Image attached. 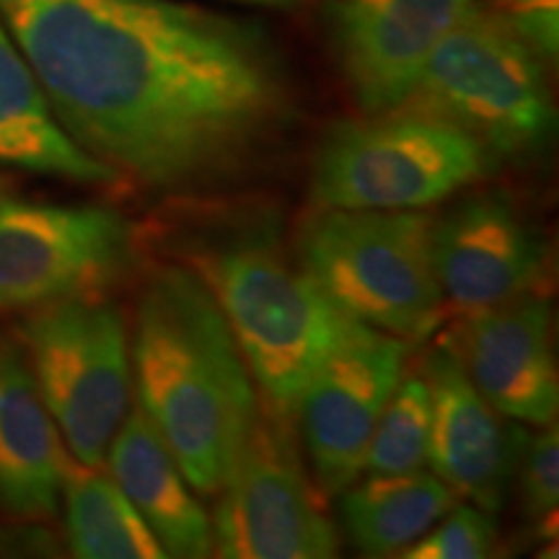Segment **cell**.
I'll use <instances>...</instances> for the list:
<instances>
[{
    "label": "cell",
    "mask_w": 559,
    "mask_h": 559,
    "mask_svg": "<svg viewBox=\"0 0 559 559\" xmlns=\"http://www.w3.org/2000/svg\"><path fill=\"white\" fill-rule=\"evenodd\" d=\"M239 3H251V5H264V9H298V5L309 3V0H239Z\"/></svg>",
    "instance_id": "24"
},
{
    "label": "cell",
    "mask_w": 559,
    "mask_h": 559,
    "mask_svg": "<svg viewBox=\"0 0 559 559\" xmlns=\"http://www.w3.org/2000/svg\"><path fill=\"white\" fill-rule=\"evenodd\" d=\"M407 340L355 321L321 362L293 412L313 477L324 495L362 477V461L389 396L404 376Z\"/></svg>",
    "instance_id": "10"
},
{
    "label": "cell",
    "mask_w": 559,
    "mask_h": 559,
    "mask_svg": "<svg viewBox=\"0 0 559 559\" xmlns=\"http://www.w3.org/2000/svg\"><path fill=\"white\" fill-rule=\"evenodd\" d=\"M474 0H332V50L366 115L402 107L425 60Z\"/></svg>",
    "instance_id": "11"
},
{
    "label": "cell",
    "mask_w": 559,
    "mask_h": 559,
    "mask_svg": "<svg viewBox=\"0 0 559 559\" xmlns=\"http://www.w3.org/2000/svg\"><path fill=\"white\" fill-rule=\"evenodd\" d=\"M37 391L79 464L102 466L130 412L132 358L122 311L73 296L37 306L21 324Z\"/></svg>",
    "instance_id": "7"
},
{
    "label": "cell",
    "mask_w": 559,
    "mask_h": 559,
    "mask_svg": "<svg viewBox=\"0 0 559 559\" xmlns=\"http://www.w3.org/2000/svg\"><path fill=\"white\" fill-rule=\"evenodd\" d=\"M130 358L143 415L194 492L218 495L262 400L218 300L187 264L151 275Z\"/></svg>",
    "instance_id": "2"
},
{
    "label": "cell",
    "mask_w": 559,
    "mask_h": 559,
    "mask_svg": "<svg viewBox=\"0 0 559 559\" xmlns=\"http://www.w3.org/2000/svg\"><path fill=\"white\" fill-rule=\"evenodd\" d=\"M68 453L16 345L0 347V508L50 519L60 508Z\"/></svg>",
    "instance_id": "15"
},
{
    "label": "cell",
    "mask_w": 559,
    "mask_h": 559,
    "mask_svg": "<svg viewBox=\"0 0 559 559\" xmlns=\"http://www.w3.org/2000/svg\"><path fill=\"white\" fill-rule=\"evenodd\" d=\"M495 11H500L539 50L544 60L557 58L559 0H498Z\"/></svg>",
    "instance_id": "23"
},
{
    "label": "cell",
    "mask_w": 559,
    "mask_h": 559,
    "mask_svg": "<svg viewBox=\"0 0 559 559\" xmlns=\"http://www.w3.org/2000/svg\"><path fill=\"white\" fill-rule=\"evenodd\" d=\"M498 166L477 138L428 111L396 107L334 124L311 166L317 207L425 210Z\"/></svg>",
    "instance_id": "6"
},
{
    "label": "cell",
    "mask_w": 559,
    "mask_h": 559,
    "mask_svg": "<svg viewBox=\"0 0 559 559\" xmlns=\"http://www.w3.org/2000/svg\"><path fill=\"white\" fill-rule=\"evenodd\" d=\"M68 542L83 559H164V549L120 485L99 466L70 464L62 479Z\"/></svg>",
    "instance_id": "19"
},
{
    "label": "cell",
    "mask_w": 559,
    "mask_h": 559,
    "mask_svg": "<svg viewBox=\"0 0 559 559\" xmlns=\"http://www.w3.org/2000/svg\"><path fill=\"white\" fill-rule=\"evenodd\" d=\"M187 264L218 300L262 404L290 417L306 383L355 319L326 298L283 239L277 218L236 215L210 223L185 249Z\"/></svg>",
    "instance_id": "3"
},
{
    "label": "cell",
    "mask_w": 559,
    "mask_h": 559,
    "mask_svg": "<svg viewBox=\"0 0 559 559\" xmlns=\"http://www.w3.org/2000/svg\"><path fill=\"white\" fill-rule=\"evenodd\" d=\"M337 498L347 542L366 557L402 555L459 502L443 479L423 469L358 479Z\"/></svg>",
    "instance_id": "18"
},
{
    "label": "cell",
    "mask_w": 559,
    "mask_h": 559,
    "mask_svg": "<svg viewBox=\"0 0 559 559\" xmlns=\"http://www.w3.org/2000/svg\"><path fill=\"white\" fill-rule=\"evenodd\" d=\"M104 464H109V477L148 523L166 557L215 555L213 521L143 409L128 412Z\"/></svg>",
    "instance_id": "16"
},
{
    "label": "cell",
    "mask_w": 559,
    "mask_h": 559,
    "mask_svg": "<svg viewBox=\"0 0 559 559\" xmlns=\"http://www.w3.org/2000/svg\"><path fill=\"white\" fill-rule=\"evenodd\" d=\"M515 477H521L523 519L544 534H555L559 510V430L555 423L526 440Z\"/></svg>",
    "instance_id": "22"
},
{
    "label": "cell",
    "mask_w": 559,
    "mask_h": 559,
    "mask_svg": "<svg viewBox=\"0 0 559 559\" xmlns=\"http://www.w3.org/2000/svg\"><path fill=\"white\" fill-rule=\"evenodd\" d=\"M498 547V523L477 506H453L430 531L402 551L407 559H485Z\"/></svg>",
    "instance_id": "21"
},
{
    "label": "cell",
    "mask_w": 559,
    "mask_h": 559,
    "mask_svg": "<svg viewBox=\"0 0 559 559\" xmlns=\"http://www.w3.org/2000/svg\"><path fill=\"white\" fill-rule=\"evenodd\" d=\"M500 415L521 425H551L559 409L549 300L534 290L466 311L445 345Z\"/></svg>",
    "instance_id": "12"
},
{
    "label": "cell",
    "mask_w": 559,
    "mask_h": 559,
    "mask_svg": "<svg viewBox=\"0 0 559 559\" xmlns=\"http://www.w3.org/2000/svg\"><path fill=\"white\" fill-rule=\"evenodd\" d=\"M430 423L432 402L425 376H402L370 436L362 474L389 477L423 469L428 464Z\"/></svg>",
    "instance_id": "20"
},
{
    "label": "cell",
    "mask_w": 559,
    "mask_h": 559,
    "mask_svg": "<svg viewBox=\"0 0 559 559\" xmlns=\"http://www.w3.org/2000/svg\"><path fill=\"white\" fill-rule=\"evenodd\" d=\"M432 226L423 210L317 207L300 223L304 270L349 319L400 340H423L443 317Z\"/></svg>",
    "instance_id": "5"
},
{
    "label": "cell",
    "mask_w": 559,
    "mask_h": 559,
    "mask_svg": "<svg viewBox=\"0 0 559 559\" xmlns=\"http://www.w3.org/2000/svg\"><path fill=\"white\" fill-rule=\"evenodd\" d=\"M135 264V230L99 205L0 200V311L99 296Z\"/></svg>",
    "instance_id": "9"
},
{
    "label": "cell",
    "mask_w": 559,
    "mask_h": 559,
    "mask_svg": "<svg viewBox=\"0 0 559 559\" xmlns=\"http://www.w3.org/2000/svg\"><path fill=\"white\" fill-rule=\"evenodd\" d=\"M443 300L461 313L519 298L539 285L544 243L508 194L479 192L432 226Z\"/></svg>",
    "instance_id": "14"
},
{
    "label": "cell",
    "mask_w": 559,
    "mask_h": 559,
    "mask_svg": "<svg viewBox=\"0 0 559 559\" xmlns=\"http://www.w3.org/2000/svg\"><path fill=\"white\" fill-rule=\"evenodd\" d=\"M293 419L260 404L223 487L213 521L226 559H330L340 534L300 461Z\"/></svg>",
    "instance_id": "8"
},
{
    "label": "cell",
    "mask_w": 559,
    "mask_h": 559,
    "mask_svg": "<svg viewBox=\"0 0 559 559\" xmlns=\"http://www.w3.org/2000/svg\"><path fill=\"white\" fill-rule=\"evenodd\" d=\"M402 107L453 122L495 158L542 156L557 128L547 60L477 0L432 47Z\"/></svg>",
    "instance_id": "4"
},
{
    "label": "cell",
    "mask_w": 559,
    "mask_h": 559,
    "mask_svg": "<svg viewBox=\"0 0 559 559\" xmlns=\"http://www.w3.org/2000/svg\"><path fill=\"white\" fill-rule=\"evenodd\" d=\"M0 16L62 132L151 192L241 185L298 120L257 21L179 0H0Z\"/></svg>",
    "instance_id": "1"
},
{
    "label": "cell",
    "mask_w": 559,
    "mask_h": 559,
    "mask_svg": "<svg viewBox=\"0 0 559 559\" xmlns=\"http://www.w3.org/2000/svg\"><path fill=\"white\" fill-rule=\"evenodd\" d=\"M0 164L68 179L111 185L117 174L83 153L55 122L39 83L0 16Z\"/></svg>",
    "instance_id": "17"
},
{
    "label": "cell",
    "mask_w": 559,
    "mask_h": 559,
    "mask_svg": "<svg viewBox=\"0 0 559 559\" xmlns=\"http://www.w3.org/2000/svg\"><path fill=\"white\" fill-rule=\"evenodd\" d=\"M432 423L428 464L459 498L500 513L510 498L528 436L479 394L449 347L425 360Z\"/></svg>",
    "instance_id": "13"
}]
</instances>
